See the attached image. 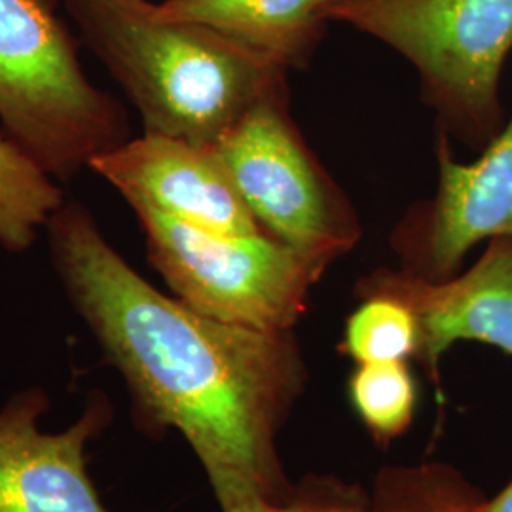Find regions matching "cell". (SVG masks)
I'll return each mask as SVG.
<instances>
[{
  "label": "cell",
  "mask_w": 512,
  "mask_h": 512,
  "mask_svg": "<svg viewBox=\"0 0 512 512\" xmlns=\"http://www.w3.org/2000/svg\"><path fill=\"white\" fill-rule=\"evenodd\" d=\"M44 389L12 395L0 408V512H110L88 471V446L114 416L109 397L95 391L65 431H42L50 410Z\"/></svg>",
  "instance_id": "ba28073f"
},
{
  "label": "cell",
  "mask_w": 512,
  "mask_h": 512,
  "mask_svg": "<svg viewBox=\"0 0 512 512\" xmlns=\"http://www.w3.org/2000/svg\"><path fill=\"white\" fill-rule=\"evenodd\" d=\"M420 329L412 310L389 296H366L346 321L340 351L357 365L416 359Z\"/></svg>",
  "instance_id": "9a60e30c"
},
{
  "label": "cell",
  "mask_w": 512,
  "mask_h": 512,
  "mask_svg": "<svg viewBox=\"0 0 512 512\" xmlns=\"http://www.w3.org/2000/svg\"><path fill=\"white\" fill-rule=\"evenodd\" d=\"M473 512H512V478L511 482L494 495L492 499H480Z\"/></svg>",
  "instance_id": "e0dca14e"
},
{
  "label": "cell",
  "mask_w": 512,
  "mask_h": 512,
  "mask_svg": "<svg viewBox=\"0 0 512 512\" xmlns=\"http://www.w3.org/2000/svg\"><path fill=\"white\" fill-rule=\"evenodd\" d=\"M334 2H340V0H323V10L330 6V4H334Z\"/></svg>",
  "instance_id": "ac0fdd59"
},
{
  "label": "cell",
  "mask_w": 512,
  "mask_h": 512,
  "mask_svg": "<svg viewBox=\"0 0 512 512\" xmlns=\"http://www.w3.org/2000/svg\"><path fill=\"white\" fill-rule=\"evenodd\" d=\"M65 202L54 177L0 133V245L10 253L29 251Z\"/></svg>",
  "instance_id": "7c38bea8"
},
{
  "label": "cell",
  "mask_w": 512,
  "mask_h": 512,
  "mask_svg": "<svg viewBox=\"0 0 512 512\" xmlns=\"http://www.w3.org/2000/svg\"><path fill=\"white\" fill-rule=\"evenodd\" d=\"M349 401L380 446L403 437L418 408V384L408 361L361 363L349 378Z\"/></svg>",
  "instance_id": "5bb4252c"
},
{
  "label": "cell",
  "mask_w": 512,
  "mask_h": 512,
  "mask_svg": "<svg viewBox=\"0 0 512 512\" xmlns=\"http://www.w3.org/2000/svg\"><path fill=\"white\" fill-rule=\"evenodd\" d=\"M0 120L59 181L129 141L126 112L86 78L46 0H0Z\"/></svg>",
  "instance_id": "277c9868"
},
{
  "label": "cell",
  "mask_w": 512,
  "mask_h": 512,
  "mask_svg": "<svg viewBox=\"0 0 512 512\" xmlns=\"http://www.w3.org/2000/svg\"><path fill=\"white\" fill-rule=\"evenodd\" d=\"M222 512H370V494L340 476L310 475L283 501L251 499Z\"/></svg>",
  "instance_id": "2e32d148"
},
{
  "label": "cell",
  "mask_w": 512,
  "mask_h": 512,
  "mask_svg": "<svg viewBox=\"0 0 512 512\" xmlns=\"http://www.w3.org/2000/svg\"><path fill=\"white\" fill-rule=\"evenodd\" d=\"M355 296H389L416 315V361L440 382V359L456 342H480L512 355V238H494L475 264L446 281L378 268L357 281Z\"/></svg>",
  "instance_id": "9c48e42d"
},
{
  "label": "cell",
  "mask_w": 512,
  "mask_h": 512,
  "mask_svg": "<svg viewBox=\"0 0 512 512\" xmlns=\"http://www.w3.org/2000/svg\"><path fill=\"white\" fill-rule=\"evenodd\" d=\"M439 179L431 198L412 205L391 232L401 270L446 281L478 243L512 238V118L473 164H461L439 131Z\"/></svg>",
  "instance_id": "52a82bcc"
},
{
  "label": "cell",
  "mask_w": 512,
  "mask_h": 512,
  "mask_svg": "<svg viewBox=\"0 0 512 512\" xmlns=\"http://www.w3.org/2000/svg\"><path fill=\"white\" fill-rule=\"evenodd\" d=\"M88 169L114 186L129 207H150L219 234L264 232L213 147L145 133L93 158Z\"/></svg>",
  "instance_id": "30bf717a"
},
{
  "label": "cell",
  "mask_w": 512,
  "mask_h": 512,
  "mask_svg": "<svg viewBox=\"0 0 512 512\" xmlns=\"http://www.w3.org/2000/svg\"><path fill=\"white\" fill-rule=\"evenodd\" d=\"M158 6L165 16L207 25L287 71L310 65L329 25L323 0H164Z\"/></svg>",
  "instance_id": "8fae6325"
},
{
  "label": "cell",
  "mask_w": 512,
  "mask_h": 512,
  "mask_svg": "<svg viewBox=\"0 0 512 512\" xmlns=\"http://www.w3.org/2000/svg\"><path fill=\"white\" fill-rule=\"evenodd\" d=\"M80 37L122 86L145 133L213 147L289 71L219 31L148 0H65Z\"/></svg>",
  "instance_id": "7a4b0ae2"
},
{
  "label": "cell",
  "mask_w": 512,
  "mask_h": 512,
  "mask_svg": "<svg viewBox=\"0 0 512 512\" xmlns=\"http://www.w3.org/2000/svg\"><path fill=\"white\" fill-rule=\"evenodd\" d=\"M131 209L145 232L148 260L171 293L222 323L293 330L329 270V262L264 232L219 234L143 205Z\"/></svg>",
  "instance_id": "5b68a950"
},
{
  "label": "cell",
  "mask_w": 512,
  "mask_h": 512,
  "mask_svg": "<svg viewBox=\"0 0 512 512\" xmlns=\"http://www.w3.org/2000/svg\"><path fill=\"white\" fill-rule=\"evenodd\" d=\"M213 148L268 236L329 264L359 243L355 207L294 124L289 90L258 103Z\"/></svg>",
  "instance_id": "8992f818"
},
{
  "label": "cell",
  "mask_w": 512,
  "mask_h": 512,
  "mask_svg": "<svg viewBox=\"0 0 512 512\" xmlns=\"http://www.w3.org/2000/svg\"><path fill=\"white\" fill-rule=\"evenodd\" d=\"M323 14L412 63L442 133L486 148L505 126L499 84L512 52V0H340Z\"/></svg>",
  "instance_id": "3957f363"
},
{
  "label": "cell",
  "mask_w": 512,
  "mask_h": 512,
  "mask_svg": "<svg viewBox=\"0 0 512 512\" xmlns=\"http://www.w3.org/2000/svg\"><path fill=\"white\" fill-rule=\"evenodd\" d=\"M46 232L74 310L128 385L137 427L150 437L181 433L220 511L287 499L294 484L279 435L308 382L293 330L222 323L160 293L82 203L65 202Z\"/></svg>",
  "instance_id": "6da1fadb"
},
{
  "label": "cell",
  "mask_w": 512,
  "mask_h": 512,
  "mask_svg": "<svg viewBox=\"0 0 512 512\" xmlns=\"http://www.w3.org/2000/svg\"><path fill=\"white\" fill-rule=\"evenodd\" d=\"M482 497L448 463L393 465L376 475L370 512H473Z\"/></svg>",
  "instance_id": "4fadbf2b"
}]
</instances>
